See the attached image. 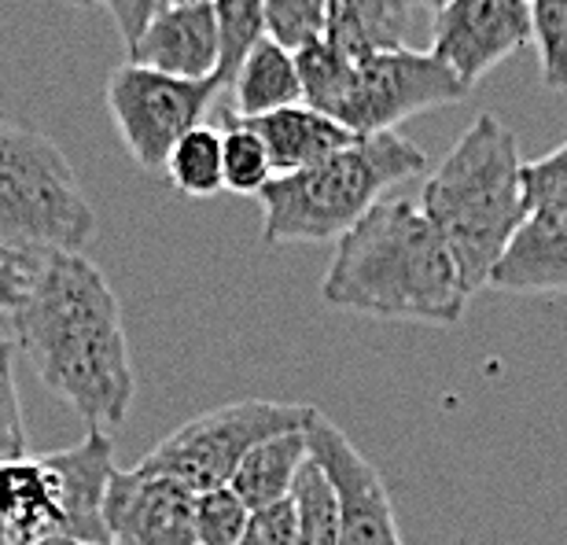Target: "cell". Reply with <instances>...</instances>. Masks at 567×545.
I'll return each instance as SVG.
<instances>
[{
    "label": "cell",
    "instance_id": "6",
    "mask_svg": "<svg viewBox=\"0 0 567 545\" xmlns=\"http://www.w3.org/2000/svg\"><path fill=\"white\" fill-rule=\"evenodd\" d=\"M310 417L313 405L302 402L240 399L218 405L166 435L137 469L166 475V480L188 486L192 494L218 491V486H229L233 472L258 442L284 435V431H302Z\"/></svg>",
    "mask_w": 567,
    "mask_h": 545
},
{
    "label": "cell",
    "instance_id": "17",
    "mask_svg": "<svg viewBox=\"0 0 567 545\" xmlns=\"http://www.w3.org/2000/svg\"><path fill=\"white\" fill-rule=\"evenodd\" d=\"M410 27L413 8L405 0H328L324 41L358 63L380 52L410 49Z\"/></svg>",
    "mask_w": 567,
    "mask_h": 545
},
{
    "label": "cell",
    "instance_id": "32",
    "mask_svg": "<svg viewBox=\"0 0 567 545\" xmlns=\"http://www.w3.org/2000/svg\"><path fill=\"white\" fill-rule=\"evenodd\" d=\"M30 272H33V266L0 255V313H11L22 302V295L30 288Z\"/></svg>",
    "mask_w": 567,
    "mask_h": 545
},
{
    "label": "cell",
    "instance_id": "24",
    "mask_svg": "<svg viewBox=\"0 0 567 545\" xmlns=\"http://www.w3.org/2000/svg\"><path fill=\"white\" fill-rule=\"evenodd\" d=\"M291 502H295V516H299L295 545H339V505L332 483H328V475L313 457L302 464Z\"/></svg>",
    "mask_w": 567,
    "mask_h": 545
},
{
    "label": "cell",
    "instance_id": "3",
    "mask_svg": "<svg viewBox=\"0 0 567 545\" xmlns=\"http://www.w3.org/2000/svg\"><path fill=\"white\" fill-rule=\"evenodd\" d=\"M516 133L497 115H475L439 169L424 181L421 210L450 247L468 291H480L527 222Z\"/></svg>",
    "mask_w": 567,
    "mask_h": 545
},
{
    "label": "cell",
    "instance_id": "11",
    "mask_svg": "<svg viewBox=\"0 0 567 545\" xmlns=\"http://www.w3.org/2000/svg\"><path fill=\"white\" fill-rule=\"evenodd\" d=\"M104 520L115 545H196V494L144 469L111 475Z\"/></svg>",
    "mask_w": 567,
    "mask_h": 545
},
{
    "label": "cell",
    "instance_id": "20",
    "mask_svg": "<svg viewBox=\"0 0 567 545\" xmlns=\"http://www.w3.org/2000/svg\"><path fill=\"white\" fill-rule=\"evenodd\" d=\"M295 66H299L302 104L343 122L350 93H354V60L339 52L332 41L321 38L295 52Z\"/></svg>",
    "mask_w": 567,
    "mask_h": 545
},
{
    "label": "cell",
    "instance_id": "15",
    "mask_svg": "<svg viewBox=\"0 0 567 545\" xmlns=\"http://www.w3.org/2000/svg\"><path fill=\"white\" fill-rule=\"evenodd\" d=\"M55 535H63V513L44 461H0V538L4 545H38Z\"/></svg>",
    "mask_w": 567,
    "mask_h": 545
},
{
    "label": "cell",
    "instance_id": "30",
    "mask_svg": "<svg viewBox=\"0 0 567 545\" xmlns=\"http://www.w3.org/2000/svg\"><path fill=\"white\" fill-rule=\"evenodd\" d=\"M295 531H299V516H295V502L284 497L277 505L255 508L247 520V531L240 545H295Z\"/></svg>",
    "mask_w": 567,
    "mask_h": 545
},
{
    "label": "cell",
    "instance_id": "9",
    "mask_svg": "<svg viewBox=\"0 0 567 545\" xmlns=\"http://www.w3.org/2000/svg\"><path fill=\"white\" fill-rule=\"evenodd\" d=\"M306 442H310V457L332 483L339 505V545H402L391 494L377 464L321 409H313V417L306 420Z\"/></svg>",
    "mask_w": 567,
    "mask_h": 545
},
{
    "label": "cell",
    "instance_id": "16",
    "mask_svg": "<svg viewBox=\"0 0 567 545\" xmlns=\"http://www.w3.org/2000/svg\"><path fill=\"white\" fill-rule=\"evenodd\" d=\"M258 136H262L269 158H274L277 174H295V169H306L321 158L343 152L358 141V133H350L343 122L321 115V111L295 104V107H280L274 115L262 119H244Z\"/></svg>",
    "mask_w": 567,
    "mask_h": 545
},
{
    "label": "cell",
    "instance_id": "33",
    "mask_svg": "<svg viewBox=\"0 0 567 545\" xmlns=\"http://www.w3.org/2000/svg\"><path fill=\"white\" fill-rule=\"evenodd\" d=\"M38 545H96V542H82V538H66V535H55V538H44Z\"/></svg>",
    "mask_w": 567,
    "mask_h": 545
},
{
    "label": "cell",
    "instance_id": "8",
    "mask_svg": "<svg viewBox=\"0 0 567 545\" xmlns=\"http://www.w3.org/2000/svg\"><path fill=\"white\" fill-rule=\"evenodd\" d=\"M468 82H461L435 52H380L354 63V93H350L343 126L358 136L394 133L405 119L431 107H450L468 96Z\"/></svg>",
    "mask_w": 567,
    "mask_h": 545
},
{
    "label": "cell",
    "instance_id": "18",
    "mask_svg": "<svg viewBox=\"0 0 567 545\" xmlns=\"http://www.w3.org/2000/svg\"><path fill=\"white\" fill-rule=\"evenodd\" d=\"M310 461V442H306V428L302 431H284L274 435L247 453L240 461V469L233 472L229 486L236 497L251 508H266L277 505L284 497H291L295 480H299L302 464Z\"/></svg>",
    "mask_w": 567,
    "mask_h": 545
},
{
    "label": "cell",
    "instance_id": "2",
    "mask_svg": "<svg viewBox=\"0 0 567 545\" xmlns=\"http://www.w3.org/2000/svg\"><path fill=\"white\" fill-rule=\"evenodd\" d=\"M321 299L383 321L461 325L472 291L421 203L380 199L343 240H336Z\"/></svg>",
    "mask_w": 567,
    "mask_h": 545
},
{
    "label": "cell",
    "instance_id": "27",
    "mask_svg": "<svg viewBox=\"0 0 567 545\" xmlns=\"http://www.w3.org/2000/svg\"><path fill=\"white\" fill-rule=\"evenodd\" d=\"M251 508L236 497L233 486L196 494V545H240Z\"/></svg>",
    "mask_w": 567,
    "mask_h": 545
},
{
    "label": "cell",
    "instance_id": "7",
    "mask_svg": "<svg viewBox=\"0 0 567 545\" xmlns=\"http://www.w3.org/2000/svg\"><path fill=\"white\" fill-rule=\"evenodd\" d=\"M218 93L221 85L214 78L185 82V78L147 71L137 63H122L104 85L111 119H115L130 155L144 169L166 166L174 144L199 126Z\"/></svg>",
    "mask_w": 567,
    "mask_h": 545
},
{
    "label": "cell",
    "instance_id": "23",
    "mask_svg": "<svg viewBox=\"0 0 567 545\" xmlns=\"http://www.w3.org/2000/svg\"><path fill=\"white\" fill-rule=\"evenodd\" d=\"M221 177H225V192H236V196H258L277 177L262 136L247 126L244 119L229 115V111H225V133H221Z\"/></svg>",
    "mask_w": 567,
    "mask_h": 545
},
{
    "label": "cell",
    "instance_id": "10",
    "mask_svg": "<svg viewBox=\"0 0 567 545\" xmlns=\"http://www.w3.org/2000/svg\"><path fill=\"white\" fill-rule=\"evenodd\" d=\"M530 41L527 0H446L431 22V52L468 85Z\"/></svg>",
    "mask_w": 567,
    "mask_h": 545
},
{
    "label": "cell",
    "instance_id": "14",
    "mask_svg": "<svg viewBox=\"0 0 567 545\" xmlns=\"http://www.w3.org/2000/svg\"><path fill=\"white\" fill-rule=\"evenodd\" d=\"M491 288L546 295L567 291V214L564 210H535L508 240L505 255L491 272Z\"/></svg>",
    "mask_w": 567,
    "mask_h": 545
},
{
    "label": "cell",
    "instance_id": "4",
    "mask_svg": "<svg viewBox=\"0 0 567 545\" xmlns=\"http://www.w3.org/2000/svg\"><path fill=\"white\" fill-rule=\"evenodd\" d=\"M424 169L427 155L405 136H358L343 152L295 169V174H277L258 192L262 240L269 247L343 240L377 207L383 192L424 174Z\"/></svg>",
    "mask_w": 567,
    "mask_h": 545
},
{
    "label": "cell",
    "instance_id": "31",
    "mask_svg": "<svg viewBox=\"0 0 567 545\" xmlns=\"http://www.w3.org/2000/svg\"><path fill=\"white\" fill-rule=\"evenodd\" d=\"M169 0H107V11L111 19H115V27L122 33V41H126V49L133 41H137V33L152 22L158 11H163Z\"/></svg>",
    "mask_w": 567,
    "mask_h": 545
},
{
    "label": "cell",
    "instance_id": "22",
    "mask_svg": "<svg viewBox=\"0 0 567 545\" xmlns=\"http://www.w3.org/2000/svg\"><path fill=\"white\" fill-rule=\"evenodd\" d=\"M214 19H218V74L214 82L233 89L244 60L269 38L266 4L262 0H214Z\"/></svg>",
    "mask_w": 567,
    "mask_h": 545
},
{
    "label": "cell",
    "instance_id": "25",
    "mask_svg": "<svg viewBox=\"0 0 567 545\" xmlns=\"http://www.w3.org/2000/svg\"><path fill=\"white\" fill-rule=\"evenodd\" d=\"M542 85L549 93H567V0H527Z\"/></svg>",
    "mask_w": 567,
    "mask_h": 545
},
{
    "label": "cell",
    "instance_id": "29",
    "mask_svg": "<svg viewBox=\"0 0 567 545\" xmlns=\"http://www.w3.org/2000/svg\"><path fill=\"white\" fill-rule=\"evenodd\" d=\"M11 354H16L11 339L0 336V461L27 457V428H22V405H19Z\"/></svg>",
    "mask_w": 567,
    "mask_h": 545
},
{
    "label": "cell",
    "instance_id": "1",
    "mask_svg": "<svg viewBox=\"0 0 567 545\" xmlns=\"http://www.w3.org/2000/svg\"><path fill=\"white\" fill-rule=\"evenodd\" d=\"M16 343L55 399L85 428H118L137 380L122 306L107 277L85 255H55L33 266L30 288L11 310Z\"/></svg>",
    "mask_w": 567,
    "mask_h": 545
},
{
    "label": "cell",
    "instance_id": "5",
    "mask_svg": "<svg viewBox=\"0 0 567 545\" xmlns=\"http://www.w3.org/2000/svg\"><path fill=\"white\" fill-rule=\"evenodd\" d=\"M96 233V210L74 166L49 136L0 119V255L38 266L82 255Z\"/></svg>",
    "mask_w": 567,
    "mask_h": 545
},
{
    "label": "cell",
    "instance_id": "21",
    "mask_svg": "<svg viewBox=\"0 0 567 545\" xmlns=\"http://www.w3.org/2000/svg\"><path fill=\"white\" fill-rule=\"evenodd\" d=\"M163 174L174 181V188L188 199H207L225 192L221 177V130L199 122L196 130H188L169 152Z\"/></svg>",
    "mask_w": 567,
    "mask_h": 545
},
{
    "label": "cell",
    "instance_id": "13",
    "mask_svg": "<svg viewBox=\"0 0 567 545\" xmlns=\"http://www.w3.org/2000/svg\"><path fill=\"white\" fill-rule=\"evenodd\" d=\"M41 461H44V469L52 472L55 494H60L63 535L96 542V545H115L111 542L107 520H104L111 475L118 472L115 461H111L107 431L85 428L82 442H74V446H66V450H55Z\"/></svg>",
    "mask_w": 567,
    "mask_h": 545
},
{
    "label": "cell",
    "instance_id": "34",
    "mask_svg": "<svg viewBox=\"0 0 567 545\" xmlns=\"http://www.w3.org/2000/svg\"><path fill=\"white\" fill-rule=\"evenodd\" d=\"M405 4H410V8H424V11H439L442 4H446V0H405Z\"/></svg>",
    "mask_w": 567,
    "mask_h": 545
},
{
    "label": "cell",
    "instance_id": "12",
    "mask_svg": "<svg viewBox=\"0 0 567 545\" xmlns=\"http://www.w3.org/2000/svg\"><path fill=\"white\" fill-rule=\"evenodd\" d=\"M130 63L147 71L207 82L218 74V19L214 0H169L130 44Z\"/></svg>",
    "mask_w": 567,
    "mask_h": 545
},
{
    "label": "cell",
    "instance_id": "26",
    "mask_svg": "<svg viewBox=\"0 0 567 545\" xmlns=\"http://www.w3.org/2000/svg\"><path fill=\"white\" fill-rule=\"evenodd\" d=\"M262 4L269 38L288 52H299L324 38L328 0H262Z\"/></svg>",
    "mask_w": 567,
    "mask_h": 545
},
{
    "label": "cell",
    "instance_id": "28",
    "mask_svg": "<svg viewBox=\"0 0 567 545\" xmlns=\"http://www.w3.org/2000/svg\"><path fill=\"white\" fill-rule=\"evenodd\" d=\"M524 199H527V214L535 210L567 214V141L542 158H527L524 163Z\"/></svg>",
    "mask_w": 567,
    "mask_h": 545
},
{
    "label": "cell",
    "instance_id": "35",
    "mask_svg": "<svg viewBox=\"0 0 567 545\" xmlns=\"http://www.w3.org/2000/svg\"><path fill=\"white\" fill-rule=\"evenodd\" d=\"M63 4H71V8H93V4H107V0H63Z\"/></svg>",
    "mask_w": 567,
    "mask_h": 545
},
{
    "label": "cell",
    "instance_id": "36",
    "mask_svg": "<svg viewBox=\"0 0 567 545\" xmlns=\"http://www.w3.org/2000/svg\"><path fill=\"white\" fill-rule=\"evenodd\" d=\"M0 545H4V538H0Z\"/></svg>",
    "mask_w": 567,
    "mask_h": 545
},
{
    "label": "cell",
    "instance_id": "19",
    "mask_svg": "<svg viewBox=\"0 0 567 545\" xmlns=\"http://www.w3.org/2000/svg\"><path fill=\"white\" fill-rule=\"evenodd\" d=\"M302 104L299 66L295 52H288L274 38H266L258 49L247 55L240 74L233 82V111L236 119H262L280 107Z\"/></svg>",
    "mask_w": 567,
    "mask_h": 545
}]
</instances>
